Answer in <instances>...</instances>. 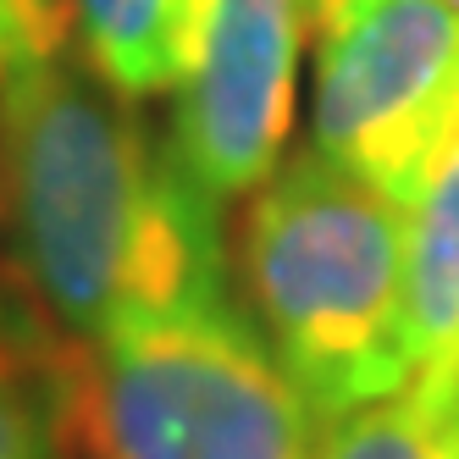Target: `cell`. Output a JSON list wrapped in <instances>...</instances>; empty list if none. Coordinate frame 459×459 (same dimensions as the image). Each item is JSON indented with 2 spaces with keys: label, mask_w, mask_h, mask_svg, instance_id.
I'll return each instance as SVG.
<instances>
[{
  "label": "cell",
  "mask_w": 459,
  "mask_h": 459,
  "mask_svg": "<svg viewBox=\"0 0 459 459\" xmlns=\"http://www.w3.org/2000/svg\"><path fill=\"white\" fill-rule=\"evenodd\" d=\"M0 233L22 293L78 349L233 288L221 211L67 34L0 78Z\"/></svg>",
  "instance_id": "cell-1"
},
{
  "label": "cell",
  "mask_w": 459,
  "mask_h": 459,
  "mask_svg": "<svg viewBox=\"0 0 459 459\" xmlns=\"http://www.w3.org/2000/svg\"><path fill=\"white\" fill-rule=\"evenodd\" d=\"M238 249L249 316L316 415L410 382L399 200L305 150L255 188Z\"/></svg>",
  "instance_id": "cell-2"
},
{
  "label": "cell",
  "mask_w": 459,
  "mask_h": 459,
  "mask_svg": "<svg viewBox=\"0 0 459 459\" xmlns=\"http://www.w3.org/2000/svg\"><path fill=\"white\" fill-rule=\"evenodd\" d=\"M78 437L94 459H316V410L227 288L78 349Z\"/></svg>",
  "instance_id": "cell-3"
},
{
  "label": "cell",
  "mask_w": 459,
  "mask_h": 459,
  "mask_svg": "<svg viewBox=\"0 0 459 459\" xmlns=\"http://www.w3.org/2000/svg\"><path fill=\"white\" fill-rule=\"evenodd\" d=\"M310 144L410 200L459 134V12L443 0H326Z\"/></svg>",
  "instance_id": "cell-4"
},
{
  "label": "cell",
  "mask_w": 459,
  "mask_h": 459,
  "mask_svg": "<svg viewBox=\"0 0 459 459\" xmlns=\"http://www.w3.org/2000/svg\"><path fill=\"white\" fill-rule=\"evenodd\" d=\"M310 0H221L205 56L178 89L167 150L216 211L277 172L293 122Z\"/></svg>",
  "instance_id": "cell-5"
},
{
  "label": "cell",
  "mask_w": 459,
  "mask_h": 459,
  "mask_svg": "<svg viewBox=\"0 0 459 459\" xmlns=\"http://www.w3.org/2000/svg\"><path fill=\"white\" fill-rule=\"evenodd\" d=\"M78 50L127 100L183 89L221 0H61Z\"/></svg>",
  "instance_id": "cell-6"
},
{
  "label": "cell",
  "mask_w": 459,
  "mask_h": 459,
  "mask_svg": "<svg viewBox=\"0 0 459 459\" xmlns=\"http://www.w3.org/2000/svg\"><path fill=\"white\" fill-rule=\"evenodd\" d=\"M404 333L410 377H459V134L404 211Z\"/></svg>",
  "instance_id": "cell-7"
},
{
  "label": "cell",
  "mask_w": 459,
  "mask_h": 459,
  "mask_svg": "<svg viewBox=\"0 0 459 459\" xmlns=\"http://www.w3.org/2000/svg\"><path fill=\"white\" fill-rule=\"evenodd\" d=\"M78 432V359L28 293H0V459H67Z\"/></svg>",
  "instance_id": "cell-8"
},
{
  "label": "cell",
  "mask_w": 459,
  "mask_h": 459,
  "mask_svg": "<svg viewBox=\"0 0 459 459\" xmlns=\"http://www.w3.org/2000/svg\"><path fill=\"white\" fill-rule=\"evenodd\" d=\"M316 459H459V377L415 371L387 399L333 415Z\"/></svg>",
  "instance_id": "cell-9"
},
{
  "label": "cell",
  "mask_w": 459,
  "mask_h": 459,
  "mask_svg": "<svg viewBox=\"0 0 459 459\" xmlns=\"http://www.w3.org/2000/svg\"><path fill=\"white\" fill-rule=\"evenodd\" d=\"M56 34H67V17H56V0H0V78Z\"/></svg>",
  "instance_id": "cell-10"
},
{
  "label": "cell",
  "mask_w": 459,
  "mask_h": 459,
  "mask_svg": "<svg viewBox=\"0 0 459 459\" xmlns=\"http://www.w3.org/2000/svg\"><path fill=\"white\" fill-rule=\"evenodd\" d=\"M321 6H326V0H310V17H321Z\"/></svg>",
  "instance_id": "cell-11"
},
{
  "label": "cell",
  "mask_w": 459,
  "mask_h": 459,
  "mask_svg": "<svg viewBox=\"0 0 459 459\" xmlns=\"http://www.w3.org/2000/svg\"><path fill=\"white\" fill-rule=\"evenodd\" d=\"M443 6H448V12H459V0H443Z\"/></svg>",
  "instance_id": "cell-12"
}]
</instances>
